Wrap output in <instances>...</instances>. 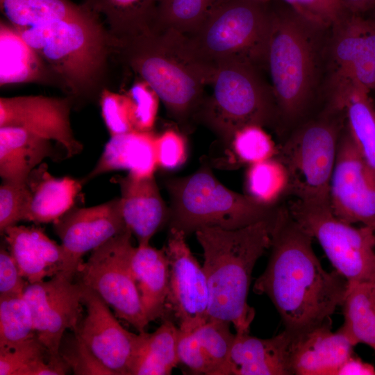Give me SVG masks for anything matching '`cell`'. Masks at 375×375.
<instances>
[{
    "instance_id": "6da1fadb",
    "label": "cell",
    "mask_w": 375,
    "mask_h": 375,
    "mask_svg": "<svg viewBox=\"0 0 375 375\" xmlns=\"http://www.w3.org/2000/svg\"><path fill=\"white\" fill-rule=\"evenodd\" d=\"M312 240L287 207H278L268 263L253 285V292L269 298L285 330L295 337L331 320L348 287L339 272L323 268Z\"/></svg>"
},
{
    "instance_id": "7a4b0ae2",
    "label": "cell",
    "mask_w": 375,
    "mask_h": 375,
    "mask_svg": "<svg viewBox=\"0 0 375 375\" xmlns=\"http://www.w3.org/2000/svg\"><path fill=\"white\" fill-rule=\"evenodd\" d=\"M114 53L157 94L169 115L191 131L208 96L215 67L199 58L185 37L151 31L115 42Z\"/></svg>"
},
{
    "instance_id": "3957f363",
    "label": "cell",
    "mask_w": 375,
    "mask_h": 375,
    "mask_svg": "<svg viewBox=\"0 0 375 375\" xmlns=\"http://www.w3.org/2000/svg\"><path fill=\"white\" fill-rule=\"evenodd\" d=\"M277 210L240 228L203 227L194 232L203 253L208 320L228 322L236 333L249 332L255 317L254 308L247 303L251 274L257 260L270 247Z\"/></svg>"
},
{
    "instance_id": "277c9868",
    "label": "cell",
    "mask_w": 375,
    "mask_h": 375,
    "mask_svg": "<svg viewBox=\"0 0 375 375\" xmlns=\"http://www.w3.org/2000/svg\"><path fill=\"white\" fill-rule=\"evenodd\" d=\"M17 31L73 99L99 91L114 42L98 15L91 12Z\"/></svg>"
},
{
    "instance_id": "5b68a950",
    "label": "cell",
    "mask_w": 375,
    "mask_h": 375,
    "mask_svg": "<svg viewBox=\"0 0 375 375\" xmlns=\"http://www.w3.org/2000/svg\"><path fill=\"white\" fill-rule=\"evenodd\" d=\"M294 10L272 11L265 58L278 118L293 122L306 111L315 83L316 30Z\"/></svg>"
},
{
    "instance_id": "8992f818",
    "label": "cell",
    "mask_w": 375,
    "mask_h": 375,
    "mask_svg": "<svg viewBox=\"0 0 375 375\" xmlns=\"http://www.w3.org/2000/svg\"><path fill=\"white\" fill-rule=\"evenodd\" d=\"M170 197L169 226L186 235L203 227L238 229L272 216L265 206L224 186L207 165L194 173L165 181Z\"/></svg>"
},
{
    "instance_id": "52a82bcc",
    "label": "cell",
    "mask_w": 375,
    "mask_h": 375,
    "mask_svg": "<svg viewBox=\"0 0 375 375\" xmlns=\"http://www.w3.org/2000/svg\"><path fill=\"white\" fill-rule=\"evenodd\" d=\"M260 68L248 62L227 61L215 67L211 93L197 123L211 130L228 147L237 131L249 125L271 126L278 118L271 85Z\"/></svg>"
},
{
    "instance_id": "ba28073f",
    "label": "cell",
    "mask_w": 375,
    "mask_h": 375,
    "mask_svg": "<svg viewBox=\"0 0 375 375\" xmlns=\"http://www.w3.org/2000/svg\"><path fill=\"white\" fill-rule=\"evenodd\" d=\"M272 11L258 0H222L184 36L193 53L212 67L227 61L265 68Z\"/></svg>"
},
{
    "instance_id": "9c48e42d",
    "label": "cell",
    "mask_w": 375,
    "mask_h": 375,
    "mask_svg": "<svg viewBox=\"0 0 375 375\" xmlns=\"http://www.w3.org/2000/svg\"><path fill=\"white\" fill-rule=\"evenodd\" d=\"M344 126L343 110L328 106L322 115L297 128L278 147L276 157L290 174L289 194L303 202L330 204V181Z\"/></svg>"
},
{
    "instance_id": "30bf717a",
    "label": "cell",
    "mask_w": 375,
    "mask_h": 375,
    "mask_svg": "<svg viewBox=\"0 0 375 375\" xmlns=\"http://www.w3.org/2000/svg\"><path fill=\"white\" fill-rule=\"evenodd\" d=\"M292 217L316 239L335 269L348 283L375 281V231L338 218L330 204L298 199L287 207Z\"/></svg>"
},
{
    "instance_id": "8fae6325",
    "label": "cell",
    "mask_w": 375,
    "mask_h": 375,
    "mask_svg": "<svg viewBox=\"0 0 375 375\" xmlns=\"http://www.w3.org/2000/svg\"><path fill=\"white\" fill-rule=\"evenodd\" d=\"M132 232H124L109 239L91 251L82 262L77 275L84 285L94 290L112 309L115 316L138 333L149 324L131 267L135 247Z\"/></svg>"
},
{
    "instance_id": "7c38bea8",
    "label": "cell",
    "mask_w": 375,
    "mask_h": 375,
    "mask_svg": "<svg viewBox=\"0 0 375 375\" xmlns=\"http://www.w3.org/2000/svg\"><path fill=\"white\" fill-rule=\"evenodd\" d=\"M84 285L59 273L48 281L28 283L22 297L28 303L38 338L51 360L66 365L59 354L62 339L81 319Z\"/></svg>"
},
{
    "instance_id": "4fadbf2b",
    "label": "cell",
    "mask_w": 375,
    "mask_h": 375,
    "mask_svg": "<svg viewBox=\"0 0 375 375\" xmlns=\"http://www.w3.org/2000/svg\"><path fill=\"white\" fill-rule=\"evenodd\" d=\"M82 302L86 313L74 333L112 375H131L147 332L136 334L125 329L106 301L85 285Z\"/></svg>"
},
{
    "instance_id": "5bb4252c",
    "label": "cell",
    "mask_w": 375,
    "mask_h": 375,
    "mask_svg": "<svg viewBox=\"0 0 375 375\" xmlns=\"http://www.w3.org/2000/svg\"><path fill=\"white\" fill-rule=\"evenodd\" d=\"M331 28V95L351 85L375 91V21L348 12Z\"/></svg>"
},
{
    "instance_id": "9a60e30c",
    "label": "cell",
    "mask_w": 375,
    "mask_h": 375,
    "mask_svg": "<svg viewBox=\"0 0 375 375\" xmlns=\"http://www.w3.org/2000/svg\"><path fill=\"white\" fill-rule=\"evenodd\" d=\"M181 231L170 228L165 245L169 265L166 310L172 312L182 332H191L208 321L209 292L203 267L192 253Z\"/></svg>"
},
{
    "instance_id": "2e32d148",
    "label": "cell",
    "mask_w": 375,
    "mask_h": 375,
    "mask_svg": "<svg viewBox=\"0 0 375 375\" xmlns=\"http://www.w3.org/2000/svg\"><path fill=\"white\" fill-rule=\"evenodd\" d=\"M328 196L330 207L338 218L375 231V178L356 149L346 124L338 142Z\"/></svg>"
},
{
    "instance_id": "e0dca14e",
    "label": "cell",
    "mask_w": 375,
    "mask_h": 375,
    "mask_svg": "<svg viewBox=\"0 0 375 375\" xmlns=\"http://www.w3.org/2000/svg\"><path fill=\"white\" fill-rule=\"evenodd\" d=\"M127 228L119 198L92 207L72 208L53 222L66 254L65 275L74 280L86 253Z\"/></svg>"
},
{
    "instance_id": "ac0fdd59",
    "label": "cell",
    "mask_w": 375,
    "mask_h": 375,
    "mask_svg": "<svg viewBox=\"0 0 375 375\" xmlns=\"http://www.w3.org/2000/svg\"><path fill=\"white\" fill-rule=\"evenodd\" d=\"M74 99L43 95L0 98V126L24 128L40 137L60 143L68 157L78 154L82 144L72 128L70 112Z\"/></svg>"
},
{
    "instance_id": "d6986e66",
    "label": "cell",
    "mask_w": 375,
    "mask_h": 375,
    "mask_svg": "<svg viewBox=\"0 0 375 375\" xmlns=\"http://www.w3.org/2000/svg\"><path fill=\"white\" fill-rule=\"evenodd\" d=\"M3 234L21 274L28 283L42 281L59 273L65 274V252L41 227L14 225Z\"/></svg>"
},
{
    "instance_id": "ffe728a7",
    "label": "cell",
    "mask_w": 375,
    "mask_h": 375,
    "mask_svg": "<svg viewBox=\"0 0 375 375\" xmlns=\"http://www.w3.org/2000/svg\"><path fill=\"white\" fill-rule=\"evenodd\" d=\"M294 338L286 330L267 339L235 333L227 375H293Z\"/></svg>"
},
{
    "instance_id": "44dd1931",
    "label": "cell",
    "mask_w": 375,
    "mask_h": 375,
    "mask_svg": "<svg viewBox=\"0 0 375 375\" xmlns=\"http://www.w3.org/2000/svg\"><path fill=\"white\" fill-rule=\"evenodd\" d=\"M331 320L299 336H294L292 369L295 375H337L353 355L354 347L340 327L331 331Z\"/></svg>"
},
{
    "instance_id": "7402d4cb",
    "label": "cell",
    "mask_w": 375,
    "mask_h": 375,
    "mask_svg": "<svg viewBox=\"0 0 375 375\" xmlns=\"http://www.w3.org/2000/svg\"><path fill=\"white\" fill-rule=\"evenodd\" d=\"M121 191V210L127 227L138 244H149L156 232L168 222L169 208L164 201L154 176L137 178L128 174L117 179Z\"/></svg>"
},
{
    "instance_id": "603a6c76",
    "label": "cell",
    "mask_w": 375,
    "mask_h": 375,
    "mask_svg": "<svg viewBox=\"0 0 375 375\" xmlns=\"http://www.w3.org/2000/svg\"><path fill=\"white\" fill-rule=\"evenodd\" d=\"M151 132L131 131L111 136L94 167L82 183L110 172L125 169L137 178L154 176L158 167L155 142Z\"/></svg>"
},
{
    "instance_id": "cb8c5ba5",
    "label": "cell",
    "mask_w": 375,
    "mask_h": 375,
    "mask_svg": "<svg viewBox=\"0 0 375 375\" xmlns=\"http://www.w3.org/2000/svg\"><path fill=\"white\" fill-rule=\"evenodd\" d=\"M131 267L149 322L165 317L169 285V265L165 246L149 244L134 248Z\"/></svg>"
},
{
    "instance_id": "d4e9b609",
    "label": "cell",
    "mask_w": 375,
    "mask_h": 375,
    "mask_svg": "<svg viewBox=\"0 0 375 375\" xmlns=\"http://www.w3.org/2000/svg\"><path fill=\"white\" fill-rule=\"evenodd\" d=\"M58 85L49 67L6 21L0 23V85L17 83Z\"/></svg>"
},
{
    "instance_id": "484cf974",
    "label": "cell",
    "mask_w": 375,
    "mask_h": 375,
    "mask_svg": "<svg viewBox=\"0 0 375 375\" xmlns=\"http://www.w3.org/2000/svg\"><path fill=\"white\" fill-rule=\"evenodd\" d=\"M369 93L363 88L351 85L331 96L328 106L343 110L349 133L375 178V103Z\"/></svg>"
},
{
    "instance_id": "4316f807",
    "label": "cell",
    "mask_w": 375,
    "mask_h": 375,
    "mask_svg": "<svg viewBox=\"0 0 375 375\" xmlns=\"http://www.w3.org/2000/svg\"><path fill=\"white\" fill-rule=\"evenodd\" d=\"M53 156L51 141L17 126H0V176L26 181L35 167Z\"/></svg>"
},
{
    "instance_id": "83f0119b",
    "label": "cell",
    "mask_w": 375,
    "mask_h": 375,
    "mask_svg": "<svg viewBox=\"0 0 375 375\" xmlns=\"http://www.w3.org/2000/svg\"><path fill=\"white\" fill-rule=\"evenodd\" d=\"M31 200L25 221L36 224L53 223L74 206L82 181L56 178L40 167L28 178Z\"/></svg>"
},
{
    "instance_id": "f1b7e54d",
    "label": "cell",
    "mask_w": 375,
    "mask_h": 375,
    "mask_svg": "<svg viewBox=\"0 0 375 375\" xmlns=\"http://www.w3.org/2000/svg\"><path fill=\"white\" fill-rule=\"evenodd\" d=\"M83 5L102 15L114 42L153 31L158 0H83Z\"/></svg>"
},
{
    "instance_id": "f546056e",
    "label": "cell",
    "mask_w": 375,
    "mask_h": 375,
    "mask_svg": "<svg viewBox=\"0 0 375 375\" xmlns=\"http://www.w3.org/2000/svg\"><path fill=\"white\" fill-rule=\"evenodd\" d=\"M0 10L6 22L17 30L92 12L83 4L71 0H0Z\"/></svg>"
},
{
    "instance_id": "4dcf8cb0",
    "label": "cell",
    "mask_w": 375,
    "mask_h": 375,
    "mask_svg": "<svg viewBox=\"0 0 375 375\" xmlns=\"http://www.w3.org/2000/svg\"><path fill=\"white\" fill-rule=\"evenodd\" d=\"M341 326L353 346L363 343L375 351V281L348 283Z\"/></svg>"
},
{
    "instance_id": "1f68e13d",
    "label": "cell",
    "mask_w": 375,
    "mask_h": 375,
    "mask_svg": "<svg viewBox=\"0 0 375 375\" xmlns=\"http://www.w3.org/2000/svg\"><path fill=\"white\" fill-rule=\"evenodd\" d=\"M179 328L165 320L154 332L147 333L131 375H169L180 362Z\"/></svg>"
},
{
    "instance_id": "d6a6232c",
    "label": "cell",
    "mask_w": 375,
    "mask_h": 375,
    "mask_svg": "<svg viewBox=\"0 0 375 375\" xmlns=\"http://www.w3.org/2000/svg\"><path fill=\"white\" fill-rule=\"evenodd\" d=\"M290 185L288 168L276 156L249 165L245 174V194L265 206L276 207Z\"/></svg>"
},
{
    "instance_id": "836d02e7",
    "label": "cell",
    "mask_w": 375,
    "mask_h": 375,
    "mask_svg": "<svg viewBox=\"0 0 375 375\" xmlns=\"http://www.w3.org/2000/svg\"><path fill=\"white\" fill-rule=\"evenodd\" d=\"M69 371L51 360L37 335L16 348L0 350V375H63Z\"/></svg>"
},
{
    "instance_id": "e575fe53",
    "label": "cell",
    "mask_w": 375,
    "mask_h": 375,
    "mask_svg": "<svg viewBox=\"0 0 375 375\" xmlns=\"http://www.w3.org/2000/svg\"><path fill=\"white\" fill-rule=\"evenodd\" d=\"M222 0H158L153 31L193 33Z\"/></svg>"
},
{
    "instance_id": "d590c367",
    "label": "cell",
    "mask_w": 375,
    "mask_h": 375,
    "mask_svg": "<svg viewBox=\"0 0 375 375\" xmlns=\"http://www.w3.org/2000/svg\"><path fill=\"white\" fill-rule=\"evenodd\" d=\"M231 323L209 319L192 331L206 359L209 375H227L230 352L235 338Z\"/></svg>"
},
{
    "instance_id": "8d00e7d4",
    "label": "cell",
    "mask_w": 375,
    "mask_h": 375,
    "mask_svg": "<svg viewBox=\"0 0 375 375\" xmlns=\"http://www.w3.org/2000/svg\"><path fill=\"white\" fill-rule=\"evenodd\" d=\"M35 336L31 311L24 299L0 297V350L16 348Z\"/></svg>"
},
{
    "instance_id": "74e56055",
    "label": "cell",
    "mask_w": 375,
    "mask_h": 375,
    "mask_svg": "<svg viewBox=\"0 0 375 375\" xmlns=\"http://www.w3.org/2000/svg\"><path fill=\"white\" fill-rule=\"evenodd\" d=\"M228 147L238 162L248 165L275 157L278 151L272 137L258 125L237 131Z\"/></svg>"
},
{
    "instance_id": "f35d334b",
    "label": "cell",
    "mask_w": 375,
    "mask_h": 375,
    "mask_svg": "<svg viewBox=\"0 0 375 375\" xmlns=\"http://www.w3.org/2000/svg\"><path fill=\"white\" fill-rule=\"evenodd\" d=\"M31 200L26 181H3L0 187V231L25 221Z\"/></svg>"
},
{
    "instance_id": "ab89813d",
    "label": "cell",
    "mask_w": 375,
    "mask_h": 375,
    "mask_svg": "<svg viewBox=\"0 0 375 375\" xmlns=\"http://www.w3.org/2000/svg\"><path fill=\"white\" fill-rule=\"evenodd\" d=\"M59 354L76 375H112L88 346L74 333L64 335Z\"/></svg>"
},
{
    "instance_id": "60d3db41",
    "label": "cell",
    "mask_w": 375,
    "mask_h": 375,
    "mask_svg": "<svg viewBox=\"0 0 375 375\" xmlns=\"http://www.w3.org/2000/svg\"><path fill=\"white\" fill-rule=\"evenodd\" d=\"M131 103V120L133 130L151 132L154 126L160 99L144 81L139 79L126 92Z\"/></svg>"
},
{
    "instance_id": "b9f144b4",
    "label": "cell",
    "mask_w": 375,
    "mask_h": 375,
    "mask_svg": "<svg viewBox=\"0 0 375 375\" xmlns=\"http://www.w3.org/2000/svg\"><path fill=\"white\" fill-rule=\"evenodd\" d=\"M303 19L323 29L331 28L349 12L341 0H283Z\"/></svg>"
},
{
    "instance_id": "7bdbcfd3",
    "label": "cell",
    "mask_w": 375,
    "mask_h": 375,
    "mask_svg": "<svg viewBox=\"0 0 375 375\" xmlns=\"http://www.w3.org/2000/svg\"><path fill=\"white\" fill-rule=\"evenodd\" d=\"M100 106L103 122L110 137L134 131L131 120V103L126 93L102 89Z\"/></svg>"
},
{
    "instance_id": "ee69618b",
    "label": "cell",
    "mask_w": 375,
    "mask_h": 375,
    "mask_svg": "<svg viewBox=\"0 0 375 375\" xmlns=\"http://www.w3.org/2000/svg\"><path fill=\"white\" fill-rule=\"evenodd\" d=\"M155 149L158 167L164 169H176L187 160L186 141L181 133L174 129L156 135Z\"/></svg>"
},
{
    "instance_id": "f6af8a7d",
    "label": "cell",
    "mask_w": 375,
    "mask_h": 375,
    "mask_svg": "<svg viewBox=\"0 0 375 375\" xmlns=\"http://www.w3.org/2000/svg\"><path fill=\"white\" fill-rule=\"evenodd\" d=\"M28 282L21 274L9 250H0V297H22Z\"/></svg>"
},
{
    "instance_id": "bcb514c9",
    "label": "cell",
    "mask_w": 375,
    "mask_h": 375,
    "mask_svg": "<svg viewBox=\"0 0 375 375\" xmlns=\"http://www.w3.org/2000/svg\"><path fill=\"white\" fill-rule=\"evenodd\" d=\"M374 375V367L351 355L339 369L337 375Z\"/></svg>"
},
{
    "instance_id": "7dc6e473",
    "label": "cell",
    "mask_w": 375,
    "mask_h": 375,
    "mask_svg": "<svg viewBox=\"0 0 375 375\" xmlns=\"http://www.w3.org/2000/svg\"><path fill=\"white\" fill-rule=\"evenodd\" d=\"M346 9L351 13L361 15L375 8V0H341Z\"/></svg>"
},
{
    "instance_id": "c3c4849f",
    "label": "cell",
    "mask_w": 375,
    "mask_h": 375,
    "mask_svg": "<svg viewBox=\"0 0 375 375\" xmlns=\"http://www.w3.org/2000/svg\"><path fill=\"white\" fill-rule=\"evenodd\" d=\"M374 12L373 16L370 18L373 19L375 21V8L372 10Z\"/></svg>"
},
{
    "instance_id": "681fc988",
    "label": "cell",
    "mask_w": 375,
    "mask_h": 375,
    "mask_svg": "<svg viewBox=\"0 0 375 375\" xmlns=\"http://www.w3.org/2000/svg\"><path fill=\"white\" fill-rule=\"evenodd\" d=\"M258 1H262V2L267 3V2H268V1H270V0H258Z\"/></svg>"
}]
</instances>
